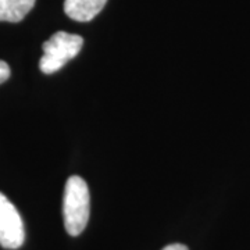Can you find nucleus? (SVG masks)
Returning <instances> with one entry per match:
<instances>
[{
	"instance_id": "7",
	"label": "nucleus",
	"mask_w": 250,
	"mask_h": 250,
	"mask_svg": "<svg viewBox=\"0 0 250 250\" xmlns=\"http://www.w3.org/2000/svg\"><path fill=\"white\" fill-rule=\"evenodd\" d=\"M163 250H189V249H188L185 245H182V243H172V245L166 246Z\"/></svg>"
},
{
	"instance_id": "3",
	"label": "nucleus",
	"mask_w": 250,
	"mask_h": 250,
	"mask_svg": "<svg viewBox=\"0 0 250 250\" xmlns=\"http://www.w3.org/2000/svg\"><path fill=\"white\" fill-rule=\"evenodd\" d=\"M25 229L22 218L6 195L0 192V246L14 250L22 246Z\"/></svg>"
},
{
	"instance_id": "5",
	"label": "nucleus",
	"mask_w": 250,
	"mask_h": 250,
	"mask_svg": "<svg viewBox=\"0 0 250 250\" xmlns=\"http://www.w3.org/2000/svg\"><path fill=\"white\" fill-rule=\"evenodd\" d=\"M36 0H0V21L20 22L35 6Z\"/></svg>"
},
{
	"instance_id": "2",
	"label": "nucleus",
	"mask_w": 250,
	"mask_h": 250,
	"mask_svg": "<svg viewBox=\"0 0 250 250\" xmlns=\"http://www.w3.org/2000/svg\"><path fill=\"white\" fill-rule=\"evenodd\" d=\"M83 46L82 36L59 31L42 45L43 56L39 60V68L43 74H53L64 67L80 53Z\"/></svg>"
},
{
	"instance_id": "1",
	"label": "nucleus",
	"mask_w": 250,
	"mask_h": 250,
	"mask_svg": "<svg viewBox=\"0 0 250 250\" xmlns=\"http://www.w3.org/2000/svg\"><path fill=\"white\" fill-rule=\"evenodd\" d=\"M89 214V188L81 177L72 175L65 182L62 197V217L65 231L71 236H78L86 228Z\"/></svg>"
},
{
	"instance_id": "6",
	"label": "nucleus",
	"mask_w": 250,
	"mask_h": 250,
	"mask_svg": "<svg viewBox=\"0 0 250 250\" xmlns=\"http://www.w3.org/2000/svg\"><path fill=\"white\" fill-rule=\"evenodd\" d=\"M10 77V67L9 64L3 60H0V83L9 80Z\"/></svg>"
},
{
	"instance_id": "4",
	"label": "nucleus",
	"mask_w": 250,
	"mask_h": 250,
	"mask_svg": "<svg viewBox=\"0 0 250 250\" xmlns=\"http://www.w3.org/2000/svg\"><path fill=\"white\" fill-rule=\"evenodd\" d=\"M107 0H65L64 11L74 21L88 22L98 16Z\"/></svg>"
}]
</instances>
